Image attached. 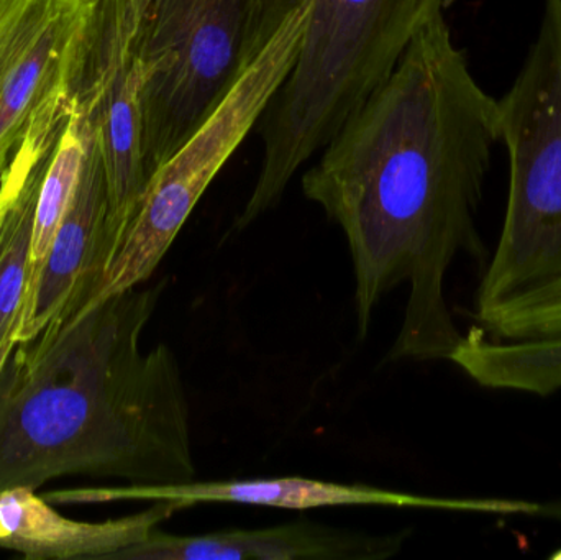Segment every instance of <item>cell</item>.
<instances>
[{"mask_svg":"<svg viewBox=\"0 0 561 560\" xmlns=\"http://www.w3.org/2000/svg\"><path fill=\"white\" fill-rule=\"evenodd\" d=\"M497 140L500 101L478 84L442 12L300 178L348 243L359 339L382 296L409 285L388 361H450L463 339L445 278L461 253L490 262L477 213Z\"/></svg>","mask_w":561,"mask_h":560,"instance_id":"cell-1","label":"cell"},{"mask_svg":"<svg viewBox=\"0 0 561 560\" xmlns=\"http://www.w3.org/2000/svg\"><path fill=\"white\" fill-rule=\"evenodd\" d=\"M164 288L117 293L15 345L0 374V490L66 476L196 480L176 355L167 344L141 351Z\"/></svg>","mask_w":561,"mask_h":560,"instance_id":"cell-2","label":"cell"},{"mask_svg":"<svg viewBox=\"0 0 561 560\" xmlns=\"http://www.w3.org/2000/svg\"><path fill=\"white\" fill-rule=\"evenodd\" d=\"M444 5L445 0H312L293 71L262 117V167L237 230L279 203L297 171L388 78Z\"/></svg>","mask_w":561,"mask_h":560,"instance_id":"cell-3","label":"cell"},{"mask_svg":"<svg viewBox=\"0 0 561 560\" xmlns=\"http://www.w3.org/2000/svg\"><path fill=\"white\" fill-rule=\"evenodd\" d=\"M300 0H131L144 61L148 180L196 130Z\"/></svg>","mask_w":561,"mask_h":560,"instance_id":"cell-4","label":"cell"},{"mask_svg":"<svg viewBox=\"0 0 561 560\" xmlns=\"http://www.w3.org/2000/svg\"><path fill=\"white\" fill-rule=\"evenodd\" d=\"M500 135L506 214L473 312L561 278V0H546L539 35L500 101Z\"/></svg>","mask_w":561,"mask_h":560,"instance_id":"cell-5","label":"cell"},{"mask_svg":"<svg viewBox=\"0 0 561 560\" xmlns=\"http://www.w3.org/2000/svg\"><path fill=\"white\" fill-rule=\"evenodd\" d=\"M310 5L312 0H300L294 7L213 112L151 174L95 302L151 278L207 187L262 121L293 71Z\"/></svg>","mask_w":561,"mask_h":560,"instance_id":"cell-6","label":"cell"},{"mask_svg":"<svg viewBox=\"0 0 561 560\" xmlns=\"http://www.w3.org/2000/svg\"><path fill=\"white\" fill-rule=\"evenodd\" d=\"M104 0H0V173L33 128L62 117Z\"/></svg>","mask_w":561,"mask_h":560,"instance_id":"cell-7","label":"cell"},{"mask_svg":"<svg viewBox=\"0 0 561 560\" xmlns=\"http://www.w3.org/2000/svg\"><path fill=\"white\" fill-rule=\"evenodd\" d=\"M101 36L98 75L84 99L107 181L115 253L148 183L144 115L147 71L135 49L131 0H104Z\"/></svg>","mask_w":561,"mask_h":560,"instance_id":"cell-8","label":"cell"},{"mask_svg":"<svg viewBox=\"0 0 561 560\" xmlns=\"http://www.w3.org/2000/svg\"><path fill=\"white\" fill-rule=\"evenodd\" d=\"M51 503L158 502L181 500L197 503H242L268 508L304 510L335 506H391V508L444 510L481 515L530 516L536 502L496 499H438L411 495L368 485H345L306 477L278 479L190 482L168 487H117V489H78L48 493Z\"/></svg>","mask_w":561,"mask_h":560,"instance_id":"cell-9","label":"cell"},{"mask_svg":"<svg viewBox=\"0 0 561 560\" xmlns=\"http://www.w3.org/2000/svg\"><path fill=\"white\" fill-rule=\"evenodd\" d=\"M114 249L107 181L94 135L71 206L56 230L35 288L23 302L16 344L91 308Z\"/></svg>","mask_w":561,"mask_h":560,"instance_id":"cell-10","label":"cell"},{"mask_svg":"<svg viewBox=\"0 0 561 560\" xmlns=\"http://www.w3.org/2000/svg\"><path fill=\"white\" fill-rule=\"evenodd\" d=\"M409 536V529L371 535L309 519L203 536L170 535L157 528L112 560H386L402 551Z\"/></svg>","mask_w":561,"mask_h":560,"instance_id":"cell-11","label":"cell"},{"mask_svg":"<svg viewBox=\"0 0 561 560\" xmlns=\"http://www.w3.org/2000/svg\"><path fill=\"white\" fill-rule=\"evenodd\" d=\"M181 500H158L151 508L104 523L75 522L28 487L0 490V549L30 560L114 559L144 542L181 510Z\"/></svg>","mask_w":561,"mask_h":560,"instance_id":"cell-12","label":"cell"},{"mask_svg":"<svg viewBox=\"0 0 561 560\" xmlns=\"http://www.w3.org/2000/svg\"><path fill=\"white\" fill-rule=\"evenodd\" d=\"M65 118L33 128L16 148L12 163L0 173V374L16 345L36 199L46 157Z\"/></svg>","mask_w":561,"mask_h":560,"instance_id":"cell-13","label":"cell"},{"mask_svg":"<svg viewBox=\"0 0 561 560\" xmlns=\"http://www.w3.org/2000/svg\"><path fill=\"white\" fill-rule=\"evenodd\" d=\"M450 362L490 390L542 398L561 390V334L503 341L473 325Z\"/></svg>","mask_w":561,"mask_h":560,"instance_id":"cell-14","label":"cell"},{"mask_svg":"<svg viewBox=\"0 0 561 560\" xmlns=\"http://www.w3.org/2000/svg\"><path fill=\"white\" fill-rule=\"evenodd\" d=\"M92 140L94 125L88 102L84 98L75 95L39 184L30 243L25 299L35 288L36 278L48 255L56 230L71 206Z\"/></svg>","mask_w":561,"mask_h":560,"instance_id":"cell-15","label":"cell"},{"mask_svg":"<svg viewBox=\"0 0 561 560\" xmlns=\"http://www.w3.org/2000/svg\"><path fill=\"white\" fill-rule=\"evenodd\" d=\"M488 338L527 339L561 334V278L473 312Z\"/></svg>","mask_w":561,"mask_h":560,"instance_id":"cell-16","label":"cell"},{"mask_svg":"<svg viewBox=\"0 0 561 560\" xmlns=\"http://www.w3.org/2000/svg\"><path fill=\"white\" fill-rule=\"evenodd\" d=\"M533 518L547 519L561 526V496L549 502H537Z\"/></svg>","mask_w":561,"mask_h":560,"instance_id":"cell-17","label":"cell"}]
</instances>
